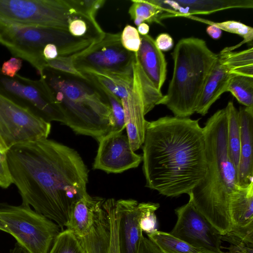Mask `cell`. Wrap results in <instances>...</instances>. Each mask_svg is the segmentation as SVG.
Here are the masks:
<instances>
[{
    "instance_id": "obj_1",
    "label": "cell",
    "mask_w": 253,
    "mask_h": 253,
    "mask_svg": "<svg viewBox=\"0 0 253 253\" xmlns=\"http://www.w3.org/2000/svg\"><path fill=\"white\" fill-rule=\"evenodd\" d=\"M7 157L22 203L63 230L72 205L87 194L89 171L78 152L46 138L16 145Z\"/></svg>"
},
{
    "instance_id": "obj_2",
    "label": "cell",
    "mask_w": 253,
    "mask_h": 253,
    "mask_svg": "<svg viewBox=\"0 0 253 253\" xmlns=\"http://www.w3.org/2000/svg\"><path fill=\"white\" fill-rule=\"evenodd\" d=\"M146 187L170 197L188 194L207 173L199 119L165 116L147 122L143 143Z\"/></svg>"
},
{
    "instance_id": "obj_3",
    "label": "cell",
    "mask_w": 253,
    "mask_h": 253,
    "mask_svg": "<svg viewBox=\"0 0 253 253\" xmlns=\"http://www.w3.org/2000/svg\"><path fill=\"white\" fill-rule=\"evenodd\" d=\"M227 125L224 108L212 115L203 127L207 173L188 194L189 200L222 235L231 230L229 205L241 187L237 171L228 154Z\"/></svg>"
},
{
    "instance_id": "obj_4",
    "label": "cell",
    "mask_w": 253,
    "mask_h": 253,
    "mask_svg": "<svg viewBox=\"0 0 253 253\" xmlns=\"http://www.w3.org/2000/svg\"><path fill=\"white\" fill-rule=\"evenodd\" d=\"M42 78L65 118V125L78 134L97 141L111 130V111L103 95L83 78L46 68Z\"/></svg>"
},
{
    "instance_id": "obj_5",
    "label": "cell",
    "mask_w": 253,
    "mask_h": 253,
    "mask_svg": "<svg viewBox=\"0 0 253 253\" xmlns=\"http://www.w3.org/2000/svg\"><path fill=\"white\" fill-rule=\"evenodd\" d=\"M171 54L174 63L172 78L158 105H166L175 117L188 118L196 112L218 54L203 39L190 37L179 41Z\"/></svg>"
},
{
    "instance_id": "obj_6",
    "label": "cell",
    "mask_w": 253,
    "mask_h": 253,
    "mask_svg": "<svg viewBox=\"0 0 253 253\" xmlns=\"http://www.w3.org/2000/svg\"><path fill=\"white\" fill-rule=\"evenodd\" d=\"M50 43L57 46L59 56H73L95 43L74 37L68 31L23 24L0 18V44L16 57L28 62L40 77L46 68L43 49Z\"/></svg>"
},
{
    "instance_id": "obj_7",
    "label": "cell",
    "mask_w": 253,
    "mask_h": 253,
    "mask_svg": "<svg viewBox=\"0 0 253 253\" xmlns=\"http://www.w3.org/2000/svg\"><path fill=\"white\" fill-rule=\"evenodd\" d=\"M0 221L27 253H48L62 231L55 222L22 203L0 204Z\"/></svg>"
},
{
    "instance_id": "obj_8",
    "label": "cell",
    "mask_w": 253,
    "mask_h": 253,
    "mask_svg": "<svg viewBox=\"0 0 253 253\" xmlns=\"http://www.w3.org/2000/svg\"><path fill=\"white\" fill-rule=\"evenodd\" d=\"M132 73L131 83L123 90L117 98L122 104L126 135L131 149L135 151L139 149L144 142L147 122L145 115L158 105L164 95L146 76L135 53Z\"/></svg>"
},
{
    "instance_id": "obj_9",
    "label": "cell",
    "mask_w": 253,
    "mask_h": 253,
    "mask_svg": "<svg viewBox=\"0 0 253 253\" xmlns=\"http://www.w3.org/2000/svg\"><path fill=\"white\" fill-rule=\"evenodd\" d=\"M0 93L44 120L65 124V118L42 78L31 80L17 74L10 78L0 70Z\"/></svg>"
},
{
    "instance_id": "obj_10",
    "label": "cell",
    "mask_w": 253,
    "mask_h": 253,
    "mask_svg": "<svg viewBox=\"0 0 253 253\" xmlns=\"http://www.w3.org/2000/svg\"><path fill=\"white\" fill-rule=\"evenodd\" d=\"M50 130V122L0 93V145L3 150L46 139Z\"/></svg>"
},
{
    "instance_id": "obj_11",
    "label": "cell",
    "mask_w": 253,
    "mask_h": 253,
    "mask_svg": "<svg viewBox=\"0 0 253 253\" xmlns=\"http://www.w3.org/2000/svg\"><path fill=\"white\" fill-rule=\"evenodd\" d=\"M73 10L66 0H0L1 19L66 31Z\"/></svg>"
},
{
    "instance_id": "obj_12",
    "label": "cell",
    "mask_w": 253,
    "mask_h": 253,
    "mask_svg": "<svg viewBox=\"0 0 253 253\" xmlns=\"http://www.w3.org/2000/svg\"><path fill=\"white\" fill-rule=\"evenodd\" d=\"M121 34L105 33L100 42L73 56V62L81 73L86 71L121 73L130 71L135 53L126 49Z\"/></svg>"
},
{
    "instance_id": "obj_13",
    "label": "cell",
    "mask_w": 253,
    "mask_h": 253,
    "mask_svg": "<svg viewBox=\"0 0 253 253\" xmlns=\"http://www.w3.org/2000/svg\"><path fill=\"white\" fill-rule=\"evenodd\" d=\"M175 213L177 220L172 235L202 252L225 253L221 249L222 235L190 200L175 209Z\"/></svg>"
},
{
    "instance_id": "obj_14",
    "label": "cell",
    "mask_w": 253,
    "mask_h": 253,
    "mask_svg": "<svg viewBox=\"0 0 253 253\" xmlns=\"http://www.w3.org/2000/svg\"><path fill=\"white\" fill-rule=\"evenodd\" d=\"M98 142L93 164L94 169L108 173H121L137 167L142 161V156L131 149L128 138L123 131H110Z\"/></svg>"
},
{
    "instance_id": "obj_15",
    "label": "cell",
    "mask_w": 253,
    "mask_h": 253,
    "mask_svg": "<svg viewBox=\"0 0 253 253\" xmlns=\"http://www.w3.org/2000/svg\"><path fill=\"white\" fill-rule=\"evenodd\" d=\"M147 203H139L133 199L115 200V208L119 216V253H137L143 235L139 220Z\"/></svg>"
},
{
    "instance_id": "obj_16",
    "label": "cell",
    "mask_w": 253,
    "mask_h": 253,
    "mask_svg": "<svg viewBox=\"0 0 253 253\" xmlns=\"http://www.w3.org/2000/svg\"><path fill=\"white\" fill-rule=\"evenodd\" d=\"M162 10L161 19L208 14L230 8H252V0H150Z\"/></svg>"
},
{
    "instance_id": "obj_17",
    "label": "cell",
    "mask_w": 253,
    "mask_h": 253,
    "mask_svg": "<svg viewBox=\"0 0 253 253\" xmlns=\"http://www.w3.org/2000/svg\"><path fill=\"white\" fill-rule=\"evenodd\" d=\"M141 44L135 53L139 64L155 87L161 91L167 76V63L163 52L150 35L140 36Z\"/></svg>"
},
{
    "instance_id": "obj_18",
    "label": "cell",
    "mask_w": 253,
    "mask_h": 253,
    "mask_svg": "<svg viewBox=\"0 0 253 253\" xmlns=\"http://www.w3.org/2000/svg\"><path fill=\"white\" fill-rule=\"evenodd\" d=\"M238 113L241 145L238 181L243 186L253 181V106L240 107Z\"/></svg>"
},
{
    "instance_id": "obj_19",
    "label": "cell",
    "mask_w": 253,
    "mask_h": 253,
    "mask_svg": "<svg viewBox=\"0 0 253 253\" xmlns=\"http://www.w3.org/2000/svg\"><path fill=\"white\" fill-rule=\"evenodd\" d=\"M105 200L87 193L76 201L70 210L65 224L66 229L71 231L78 239L84 238Z\"/></svg>"
},
{
    "instance_id": "obj_20",
    "label": "cell",
    "mask_w": 253,
    "mask_h": 253,
    "mask_svg": "<svg viewBox=\"0 0 253 253\" xmlns=\"http://www.w3.org/2000/svg\"><path fill=\"white\" fill-rule=\"evenodd\" d=\"M234 76L219 63L217 59L206 82L196 112L202 116L206 115L211 106L227 91L229 81Z\"/></svg>"
},
{
    "instance_id": "obj_21",
    "label": "cell",
    "mask_w": 253,
    "mask_h": 253,
    "mask_svg": "<svg viewBox=\"0 0 253 253\" xmlns=\"http://www.w3.org/2000/svg\"><path fill=\"white\" fill-rule=\"evenodd\" d=\"M78 240L85 253H108L111 225L108 214L103 208L96 214L86 235Z\"/></svg>"
},
{
    "instance_id": "obj_22",
    "label": "cell",
    "mask_w": 253,
    "mask_h": 253,
    "mask_svg": "<svg viewBox=\"0 0 253 253\" xmlns=\"http://www.w3.org/2000/svg\"><path fill=\"white\" fill-rule=\"evenodd\" d=\"M229 213L232 228L253 224V181L247 185L241 186L231 199Z\"/></svg>"
},
{
    "instance_id": "obj_23",
    "label": "cell",
    "mask_w": 253,
    "mask_h": 253,
    "mask_svg": "<svg viewBox=\"0 0 253 253\" xmlns=\"http://www.w3.org/2000/svg\"><path fill=\"white\" fill-rule=\"evenodd\" d=\"M68 31L74 37L97 43L104 37V32L95 18L76 12L74 9L68 21Z\"/></svg>"
},
{
    "instance_id": "obj_24",
    "label": "cell",
    "mask_w": 253,
    "mask_h": 253,
    "mask_svg": "<svg viewBox=\"0 0 253 253\" xmlns=\"http://www.w3.org/2000/svg\"><path fill=\"white\" fill-rule=\"evenodd\" d=\"M253 47L241 51L223 49L218 54L219 63L231 74L253 77Z\"/></svg>"
},
{
    "instance_id": "obj_25",
    "label": "cell",
    "mask_w": 253,
    "mask_h": 253,
    "mask_svg": "<svg viewBox=\"0 0 253 253\" xmlns=\"http://www.w3.org/2000/svg\"><path fill=\"white\" fill-rule=\"evenodd\" d=\"M227 117V142L230 159L237 172L240 162L241 131L238 111L232 102L224 108Z\"/></svg>"
},
{
    "instance_id": "obj_26",
    "label": "cell",
    "mask_w": 253,
    "mask_h": 253,
    "mask_svg": "<svg viewBox=\"0 0 253 253\" xmlns=\"http://www.w3.org/2000/svg\"><path fill=\"white\" fill-rule=\"evenodd\" d=\"M221 240L230 244L229 247L226 248L229 253H253V224L232 228L222 235Z\"/></svg>"
},
{
    "instance_id": "obj_27",
    "label": "cell",
    "mask_w": 253,
    "mask_h": 253,
    "mask_svg": "<svg viewBox=\"0 0 253 253\" xmlns=\"http://www.w3.org/2000/svg\"><path fill=\"white\" fill-rule=\"evenodd\" d=\"M147 235L148 238L163 253H197L202 252L189 245L170 233L156 230Z\"/></svg>"
},
{
    "instance_id": "obj_28",
    "label": "cell",
    "mask_w": 253,
    "mask_h": 253,
    "mask_svg": "<svg viewBox=\"0 0 253 253\" xmlns=\"http://www.w3.org/2000/svg\"><path fill=\"white\" fill-rule=\"evenodd\" d=\"M128 9L130 18L136 26L144 22L161 24L162 9L150 0H132Z\"/></svg>"
},
{
    "instance_id": "obj_29",
    "label": "cell",
    "mask_w": 253,
    "mask_h": 253,
    "mask_svg": "<svg viewBox=\"0 0 253 253\" xmlns=\"http://www.w3.org/2000/svg\"><path fill=\"white\" fill-rule=\"evenodd\" d=\"M227 91L245 107L253 106V77L234 76L229 81Z\"/></svg>"
},
{
    "instance_id": "obj_30",
    "label": "cell",
    "mask_w": 253,
    "mask_h": 253,
    "mask_svg": "<svg viewBox=\"0 0 253 253\" xmlns=\"http://www.w3.org/2000/svg\"><path fill=\"white\" fill-rule=\"evenodd\" d=\"M188 18L194 20H197L199 21L208 24L209 25H215L220 29L222 31H225L231 33L237 34L241 36L244 39V40L239 44L233 47H226L224 48L226 51H233L234 49L240 46L243 43L250 42L253 41V28L240 22L229 20L222 22H214L200 18L194 17L192 16H189Z\"/></svg>"
},
{
    "instance_id": "obj_31",
    "label": "cell",
    "mask_w": 253,
    "mask_h": 253,
    "mask_svg": "<svg viewBox=\"0 0 253 253\" xmlns=\"http://www.w3.org/2000/svg\"><path fill=\"white\" fill-rule=\"evenodd\" d=\"M48 253H85L78 239L70 230L58 234Z\"/></svg>"
},
{
    "instance_id": "obj_32",
    "label": "cell",
    "mask_w": 253,
    "mask_h": 253,
    "mask_svg": "<svg viewBox=\"0 0 253 253\" xmlns=\"http://www.w3.org/2000/svg\"><path fill=\"white\" fill-rule=\"evenodd\" d=\"M108 102L111 111V130L122 132L126 128L125 113L121 100L114 95L104 90H98Z\"/></svg>"
},
{
    "instance_id": "obj_33",
    "label": "cell",
    "mask_w": 253,
    "mask_h": 253,
    "mask_svg": "<svg viewBox=\"0 0 253 253\" xmlns=\"http://www.w3.org/2000/svg\"><path fill=\"white\" fill-rule=\"evenodd\" d=\"M115 200L110 198L104 202L103 208L107 212L111 225V240L108 253H119L118 245L119 216L115 208Z\"/></svg>"
},
{
    "instance_id": "obj_34",
    "label": "cell",
    "mask_w": 253,
    "mask_h": 253,
    "mask_svg": "<svg viewBox=\"0 0 253 253\" xmlns=\"http://www.w3.org/2000/svg\"><path fill=\"white\" fill-rule=\"evenodd\" d=\"M46 68L83 78L87 81L85 77L75 67L73 56H58L54 59L46 60Z\"/></svg>"
},
{
    "instance_id": "obj_35",
    "label": "cell",
    "mask_w": 253,
    "mask_h": 253,
    "mask_svg": "<svg viewBox=\"0 0 253 253\" xmlns=\"http://www.w3.org/2000/svg\"><path fill=\"white\" fill-rule=\"evenodd\" d=\"M158 203L147 202L139 220L140 227L142 232L147 234L151 233L157 229V220L155 211L159 209Z\"/></svg>"
},
{
    "instance_id": "obj_36",
    "label": "cell",
    "mask_w": 253,
    "mask_h": 253,
    "mask_svg": "<svg viewBox=\"0 0 253 253\" xmlns=\"http://www.w3.org/2000/svg\"><path fill=\"white\" fill-rule=\"evenodd\" d=\"M76 12L95 18L97 11L106 2L105 0H66Z\"/></svg>"
},
{
    "instance_id": "obj_37",
    "label": "cell",
    "mask_w": 253,
    "mask_h": 253,
    "mask_svg": "<svg viewBox=\"0 0 253 253\" xmlns=\"http://www.w3.org/2000/svg\"><path fill=\"white\" fill-rule=\"evenodd\" d=\"M121 42L127 50L136 53L141 44V38L137 29L127 25L121 34Z\"/></svg>"
},
{
    "instance_id": "obj_38",
    "label": "cell",
    "mask_w": 253,
    "mask_h": 253,
    "mask_svg": "<svg viewBox=\"0 0 253 253\" xmlns=\"http://www.w3.org/2000/svg\"><path fill=\"white\" fill-rule=\"evenodd\" d=\"M7 153L0 145V187L4 189L8 188L13 184L8 164Z\"/></svg>"
},
{
    "instance_id": "obj_39",
    "label": "cell",
    "mask_w": 253,
    "mask_h": 253,
    "mask_svg": "<svg viewBox=\"0 0 253 253\" xmlns=\"http://www.w3.org/2000/svg\"><path fill=\"white\" fill-rule=\"evenodd\" d=\"M22 65V60L18 57H12L3 62L0 69L1 74L10 78L14 77Z\"/></svg>"
},
{
    "instance_id": "obj_40",
    "label": "cell",
    "mask_w": 253,
    "mask_h": 253,
    "mask_svg": "<svg viewBox=\"0 0 253 253\" xmlns=\"http://www.w3.org/2000/svg\"><path fill=\"white\" fill-rule=\"evenodd\" d=\"M136 253H163L148 238L142 236Z\"/></svg>"
},
{
    "instance_id": "obj_41",
    "label": "cell",
    "mask_w": 253,
    "mask_h": 253,
    "mask_svg": "<svg viewBox=\"0 0 253 253\" xmlns=\"http://www.w3.org/2000/svg\"><path fill=\"white\" fill-rule=\"evenodd\" d=\"M157 47L162 51L170 50L173 45V42L171 36L167 33H162L158 36L155 40Z\"/></svg>"
},
{
    "instance_id": "obj_42",
    "label": "cell",
    "mask_w": 253,
    "mask_h": 253,
    "mask_svg": "<svg viewBox=\"0 0 253 253\" xmlns=\"http://www.w3.org/2000/svg\"><path fill=\"white\" fill-rule=\"evenodd\" d=\"M43 55L46 60L55 59L59 56L58 50L57 46L53 44H48L43 49Z\"/></svg>"
},
{
    "instance_id": "obj_43",
    "label": "cell",
    "mask_w": 253,
    "mask_h": 253,
    "mask_svg": "<svg viewBox=\"0 0 253 253\" xmlns=\"http://www.w3.org/2000/svg\"><path fill=\"white\" fill-rule=\"evenodd\" d=\"M206 31L212 39L217 40L220 38L222 31L215 25H210L207 27Z\"/></svg>"
},
{
    "instance_id": "obj_44",
    "label": "cell",
    "mask_w": 253,
    "mask_h": 253,
    "mask_svg": "<svg viewBox=\"0 0 253 253\" xmlns=\"http://www.w3.org/2000/svg\"><path fill=\"white\" fill-rule=\"evenodd\" d=\"M137 30L141 36L146 35L149 31V26L146 23H142L137 26Z\"/></svg>"
},
{
    "instance_id": "obj_45",
    "label": "cell",
    "mask_w": 253,
    "mask_h": 253,
    "mask_svg": "<svg viewBox=\"0 0 253 253\" xmlns=\"http://www.w3.org/2000/svg\"><path fill=\"white\" fill-rule=\"evenodd\" d=\"M10 253H27V252L21 247L17 243L15 245L14 247L10 250Z\"/></svg>"
},
{
    "instance_id": "obj_46",
    "label": "cell",
    "mask_w": 253,
    "mask_h": 253,
    "mask_svg": "<svg viewBox=\"0 0 253 253\" xmlns=\"http://www.w3.org/2000/svg\"><path fill=\"white\" fill-rule=\"evenodd\" d=\"M210 253L201 252H199V253Z\"/></svg>"
},
{
    "instance_id": "obj_47",
    "label": "cell",
    "mask_w": 253,
    "mask_h": 253,
    "mask_svg": "<svg viewBox=\"0 0 253 253\" xmlns=\"http://www.w3.org/2000/svg\"><path fill=\"white\" fill-rule=\"evenodd\" d=\"M2 227V224L1 222L0 221V228Z\"/></svg>"
}]
</instances>
